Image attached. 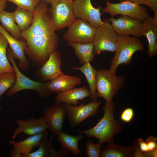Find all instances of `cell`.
Masks as SVG:
<instances>
[{
  "label": "cell",
  "instance_id": "cell-3",
  "mask_svg": "<svg viewBox=\"0 0 157 157\" xmlns=\"http://www.w3.org/2000/svg\"><path fill=\"white\" fill-rule=\"evenodd\" d=\"M144 49L142 42L137 37L118 35L115 54L111 60L109 71L113 75L116 76V70L119 65L130 64L135 52Z\"/></svg>",
  "mask_w": 157,
  "mask_h": 157
},
{
  "label": "cell",
  "instance_id": "cell-23",
  "mask_svg": "<svg viewBox=\"0 0 157 157\" xmlns=\"http://www.w3.org/2000/svg\"><path fill=\"white\" fill-rule=\"evenodd\" d=\"M72 70H79L85 75L89 86L90 98L93 100L97 101L96 93L97 71L89 63L83 65L80 67H74Z\"/></svg>",
  "mask_w": 157,
  "mask_h": 157
},
{
  "label": "cell",
  "instance_id": "cell-41",
  "mask_svg": "<svg viewBox=\"0 0 157 157\" xmlns=\"http://www.w3.org/2000/svg\"><path fill=\"white\" fill-rule=\"evenodd\" d=\"M1 110H2V107L1 106H0V113Z\"/></svg>",
  "mask_w": 157,
  "mask_h": 157
},
{
  "label": "cell",
  "instance_id": "cell-17",
  "mask_svg": "<svg viewBox=\"0 0 157 157\" xmlns=\"http://www.w3.org/2000/svg\"><path fill=\"white\" fill-rule=\"evenodd\" d=\"M60 52L56 50L51 53L40 70V74L44 80H51L63 74Z\"/></svg>",
  "mask_w": 157,
  "mask_h": 157
},
{
  "label": "cell",
  "instance_id": "cell-9",
  "mask_svg": "<svg viewBox=\"0 0 157 157\" xmlns=\"http://www.w3.org/2000/svg\"><path fill=\"white\" fill-rule=\"evenodd\" d=\"M68 27L63 36L65 40L79 43L93 42L97 28L87 21L77 19Z\"/></svg>",
  "mask_w": 157,
  "mask_h": 157
},
{
  "label": "cell",
  "instance_id": "cell-35",
  "mask_svg": "<svg viewBox=\"0 0 157 157\" xmlns=\"http://www.w3.org/2000/svg\"><path fill=\"white\" fill-rule=\"evenodd\" d=\"M137 141L139 149L143 154L144 157H147V154L149 152L146 141L142 138H140L137 140Z\"/></svg>",
  "mask_w": 157,
  "mask_h": 157
},
{
  "label": "cell",
  "instance_id": "cell-32",
  "mask_svg": "<svg viewBox=\"0 0 157 157\" xmlns=\"http://www.w3.org/2000/svg\"><path fill=\"white\" fill-rule=\"evenodd\" d=\"M54 136H51L49 141V157H64L68 156L70 151L68 150L63 148L62 149L56 150L53 148L52 141Z\"/></svg>",
  "mask_w": 157,
  "mask_h": 157
},
{
  "label": "cell",
  "instance_id": "cell-25",
  "mask_svg": "<svg viewBox=\"0 0 157 157\" xmlns=\"http://www.w3.org/2000/svg\"><path fill=\"white\" fill-rule=\"evenodd\" d=\"M0 22L6 31L14 38L19 40L21 31L15 21L12 12L2 11L0 13Z\"/></svg>",
  "mask_w": 157,
  "mask_h": 157
},
{
  "label": "cell",
  "instance_id": "cell-36",
  "mask_svg": "<svg viewBox=\"0 0 157 157\" xmlns=\"http://www.w3.org/2000/svg\"><path fill=\"white\" fill-rule=\"evenodd\" d=\"M143 4L150 8L154 13L157 12V0H145Z\"/></svg>",
  "mask_w": 157,
  "mask_h": 157
},
{
  "label": "cell",
  "instance_id": "cell-24",
  "mask_svg": "<svg viewBox=\"0 0 157 157\" xmlns=\"http://www.w3.org/2000/svg\"><path fill=\"white\" fill-rule=\"evenodd\" d=\"M58 135L57 139L63 148L68 150L75 155L81 154L78 147V143L83 138V135L80 133L77 136H74L63 131Z\"/></svg>",
  "mask_w": 157,
  "mask_h": 157
},
{
  "label": "cell",
  "instance_id": "cell-8",
  "mask_svg": "<svg viewBox=\"0 0 157 157\" xmlns=\"http://www.w3.org/2000/svg\"><path fill=\"white\" fill-rule=\"evenodd\" d=\"M106 6L102 9L101 13H108L111 17L117 15H126L143 21L149 16L147 8L136 3L124 1L113 3L108 0L106 2Z\"/></svg>",
  "mask_w": 157,
  "mask_h": 157
},
{
  "label": "cell",
  "instance_id": "cell-21",
  "mask_svg": "<svg viewBox=\"0 0 157 157\" xmlns=\"http://www.w3.org/2000/svg\"><path fill=\"white\" fill-rule=\"evenodd\" d=\"M69 45L74 50L75 54L81 64L83 65L90 63L93 59L94 46L92 42L79 43L75 42H68Z\"/></svg>",
  "mask_w": 157,
  "mask_h": 157
},
{
  "label": "cell",
  "instance_id": "cell-29",
  "mask_svg": "<svg viewBox=\"0 0 157 157\" xmlns=\"http://www.w3.org/2000/svg\"><path fill=\"white\" fill-rule=\"evenodd\" d=\"M36 151L22 155L21 157H49V143L47 138L44 139L38 146Z\"/></svg>",
  "mask_w": 157,
  "mask_h": 157
},
{
  "label": "cell",
  "instance_id": "cell-22",
  "mask_svg": "<svg viewBox=\"0 0 157 157\" xmlns=\"http://www.w3.org/2000/svg\"><path fill=\"white\" fill-rule=\"evenodd\" d=\"M107 147L101 151V157H134L135 149L133 145L120 146L114 142L108 143Z\"/></svg>",
  "mask_w": 157,
  "mask_h": 157
},
{
  "label": "cell",
  "instance_id": "cell-11",
  "mask_svg": "<svg viewBox=\"0 0 157 157\" xmlns=\"http://www.w3.org/2000/svg\"><path fill=\"white\" fill-rule=\"evenodd\" d=\"M101 7L93 6L91 0H74L73 10L76 18L89 22L97 28L104 23L101 19Z\"/></svg>",
  "mask_w": 157,
  "mask_h": 157
},
{
  "label": "cell",
  "instance_id": "cell-14",
  "mask_svg": "<svg viewBox=\"0 0 157 157\" xmlns=\"http://www.w3.org/2000/svg\"><path fill=\"white\" fill-rule=\"evenodd\" d=\"M17 127L15 130L12 139L19 135L24 133L29 136L37 134L48 129V126L42 116L36 119L34 115L26 119H18L16 121Z\"/></svg>",
  "mask_w": 157,
  "mask_h": 157
},
{
  "label": "cell",
  "instance_id": "cell-28",
  "mask_svg": "<svg viewBox=\"0 0 157 157\" xmlns=\"http://www.w3.org/2000/svg\"><path fill=\"white\" fill-rule=\"evenodd\" d=\"M15 79V73H5L0 74V98L7 90L13 85Z\"/></svg>",
  "mask_w": 157,
  "mask_h": 157
},
{
  "label": "cell",
  "instance_id": "cell-39",
  "mask_svg": "<svg viewBox=\"0 0 157 157\" xmlns=\"http://www.w3.org/2000/svg\"><path fill=\"white\" fill-rule=\"evenodd\" d=\"M145 0H121L120 2L127 1L136 3L139 5L143 4V3Z\"/></svg>",
  "mask_w": 157,
  "mask_h": 157
},
{
  "label": "cell",
  "instance_id": "cell-2",
  "mask_svg": "<svg viewBox=\"0 0 157 157\" xmlns=\"http://www.w3.org/2000/svg\"><path fill=\"white\" fill-rule=\"evenodd\" d=\"M101 109L104 112V115L94 126L88 129L76 132L88 138H97L99 142L102 144L113 142L114 136L119 133L122 128L121 123L114 117L113 113L116 110L114 103H106Z\"/></svg>",
  "mask_w": 157,
  "mask_h": 157
},
{
  "label": "cell",
  "instance_id": "cell-4",
  "mask_svg": "<svg viewBox=\"0 0 157 157\" xmlns=\"http://www.w3.org/2000/svg\"><path fill=\"white\" fill-rule=\"evenodd\" d=\"M96 81L97 97L103 98L106 103L112 101L115 95L123 87L125 83L123 76H114L109 70L97 71Z\"/></svg>",
  "mask_w": 157,
  "mask_h": 157
},
{
  "label": "cell",
  "instance_id": "cell-19",
  "mask_svg": "<svg viewBox=\"0 0 157 157\" xmlns=\"http://www.w3.org/2000/svg\"><path fill=\"white\" fill-rule=\"evenodd\" d=\"M49 132L47 130L40 133L29 136L24 140L16 142L13 140H9L10 143L19 153L22 155L29 153L33 148L38 147L41 142L47 138Z\"/></svg>",
  "mask_w": 157,
  "mask_h": 157
},
{
  "label": "cell",
  "instance_id": "cell-15",
  "mask_svg": "<svg viewBox=\"0 0 157 157\" xmlns=\"http://www.w3.org/2000/svg\"><path fill=\"white\" fill-rule=\"evenodd\" d=\"M154 13L153 17L149 16L142 21L141 33L147 39L148 54L150 58L157 54V12Z\"/></svg>",
  "mask_w": 157,
  "mask_h": 157
},
{
  "label": "cell",
  "instance_id": "cell-34",
  "mask_svg": "<svg viewBox=\"0 0 157 157\" xmlns=\"http://www.w3.org/2000/svg\"><path fill=\"white\" fill-rule=\"evenodd\" d=\"M157 139L156 137L150 136L145 141L149 152L157 149Z\"/></svg>",
  "mask_w": 157,
  "mask_h": 157
},
{
  "label": "cell",
  "instance_id": "cell-7",
  "mask_svg": "<svg viewBox=\"0 0 157 157\" xmlns=\"http://www.w3.org/2000/svg\"><path fill=\"white\" fill-rule=\"evenodd\" d=\"M118 37L110 22L105 20L103 24L96 28L92 42L94 54L98 55L105 51L115 52Z\"/></svg>",
  "mask_w": 157,
  "mask_h": 157
},
{
  "label": "cell",
  "instance_id": "cell-5",
  "mask_svg": "<svg viewBox=\"0 0 157 157\" xmlns=\"http://www.w3.org/2000/svg\"><path fill=\"white\" fill-rule=\"evenodd\" d=\"M73 0H51V21L55 31L69 27L76 19L73 10Z\"/></svg>",
  "mask_w": 157,
  "mask_h": 157
},
{
  "label": "cell",
  "instance_id": "cell-31",
  "mask_svg": "<svg viewBox=\"0 0 157 157\" xmlns=\"http://www.w3.org/2000/svg\"><path fill=\"white\" fill-rule=\"evenodd\" d=\"M13 3L17 7L27 10L33 13L38 4L40 1L39 0H6Z\"/></svg>",
  "mask_w": 157,
  "mask_h": 157
},
{
  "label": "cell",
  "instance_id": "cell-6",
  "mask_svg": "<svg viewBox=\"0 0 157 157\" xmlns=\"http://www.w3.org/2000/svg\"><path fill=\"white\" fill-rule=\"evenodd\" d=\"M8 58L14 68L16 76L15 83L7 92L8 96H11L17 92L25 90L36 91L38 95L44 98H47L51 95L48 90L47 83L33 81L24 75L19 70L15 62L11 50L8 49Z\"/></svg>",
  "mask_w": 157,
  "mask_h": 157
},
{
  "label": "cell",
  "instance_id": "cell-33",
  "mask_svg": "<svg viewBox=\"0 0 157 157\" xmlns=\"http://www.w3.org/2000/svg\"><path fill=\"white\" fill-rule=\"evenodd\" d=\"M134 114L133 109L131 108H127L122 112L120 118L122 121L125 123H130L133 120Z\"/></svg>",
  "mask_w": 157,
  "mask_h": 157
},
{
  "label": "cell",
  "instance_id": "cell-37",
  "mask_svg": "<svg viewBox=\"0 0 157 157\" xmlns=\"http://www.w3.org/2000/svg\"><path fill=\"white\" fill-rule=\"evenodd\" d=\"M7 5L6 0H0V13L4 10Z\"/></svg>",
  "mask_w": 157,
  "mask_h": 157
},
{
  "label": "cell",
  "instance_id": "cell-40",
  "mask_svg": "<svg viewBox=\"0 0 157 157\" xmlns=\"http://www.w3.org/2000/svg\"><path fill=\"white\" fill-rule=\"evenodd\" d=\"M40 1H46L48 3H49L51 0H39Z\"/></svg>",
  "mask_w": 157,
  "mask_h": 157
},
{
  "label": "cell",
  "instance_id": "cell-16",
  "mask_svg": "<svg viewBox=\"0 0 157 157\" xmlns=\"http://www.w3.org/2000/svg\"><path fill=\"white\" fill-rule=\"evenodd\" d=\"M0 33L5 38L9 45L14 58L18 59V65L22 69H27L28 62L24 54L26 45V42L14 38L6 31L0 24Z\"/></svg>",
  "mask_w": 157,
  "mask_h": 157
},
{
  "label": "cell",
  "instance_id": "cell-42",
  "mask_svg": "<svg viewBox=\"0 0 157 157\" xmlns=\"http://www.w3.org/2000/svg\"></svg>",
  "mask_w": 157,
  "mask_h": 157
},
{
  "label": "cell",
  "instance_id": "cell-10",
  "mask_svg": "<svg viewBox=\"0 0 157 157\" xmlns=\"http://www.w3.org/2000/svg\"><path fill=\"white\" fill-rule=\"evenodd\" d=\"M74 106L70 104H64L70 127L73 129L79 125L85 120L98 112L101 102L92 101L85 104Z\"/></svg>",
  "mask_w": 157,
  "mask_h": 157
},
{
  "label": "cell",
  "instance_id": "cell-20",
  "mask_svg": "<svg viewBox=\"0 0 157 157\" xmlns=\"http://www.w3.org/2000/svg\"><path fill=\"white\" fill-rule=\"evenodd\" d=\"M90 96V92L85 86L73 88L67 91L59 92L55 97L56 103H63L76 106L80 103L79 100L83 101Z\"/></svg>",
  "mask_w": 157,
  "mask_h": 157
},
{
  "label": "cell",
  "instance_id": "cell-38",
  "mask_svg": "<svg viewBox=\"0 0 157 157\" xmlns=\"http://www.w3.org/2000/svg\"><path fill=\"white\" fill-rule=\"evenodd\" d=\"M10 157H21V155L17 152L13 148L10 151Z\"/></svg>",
  "mask_w": 157,
  "mask_h": 157
},
{
  "label": "cell",
  "instance_id": "cell-18",
  "mask_svg": "<svg viewBox=\"0 0 157 157\" xmlns=\"http://www.w3.org/2000/svg\"><path fill=\"white\" fill-rule=\"evenodd\" d=\"M81 83V80L79 77L68 75L63 73L47 83V86L50 92L58 93L74 88Z\"/></svg>",
  "mask_w": 157,
  "mask_h": 157
},
{
  "label": "cell",
  "instance_id": "cell-30",
  "mask_svg": "<svg viewBox=\"0 0 157 157\" xmlns=\"http://www.w3.org/2000/svg\"><path fill=\"white\" fill-rule=\"evenodd\" d=\"M102 144L99 142L97 144L92 140L88 141L85 144L86 155L88 157H99Z\"/></svg>",
  "mask_w": 157,
  "mask_h": 157
},
{
  "label": "cell",
  "instance_id": "cell-26",
  "mask_svg": "<svg viewBox=\"0 0 157 157\" xmlns=\"http://www.w3.org/2000/svg\"><path fill=\"white\" fill-rule=\"evenodd\" d=\"M12 13L15 21L21 31L27 29L31 25L33 19L32 13L17 7Z\"/></svg>",
  "mask_w": 157,
  "mask_h": 157
},
{
  "label": "cell",
  "instance_id": "cell-27",
  "mask_svg": "<svg viewBox=\"0 0 157 157\" xmlns=\"http://www.w3.org/2000/svg\"><path fill=\"white\" fill-rule=\"evenodd\" d=\"M8 43L0 33V74L5 73H15L13 67L9 63L6 55Z\"/></svg>",
  "mask_w": 157,
  "mask_h": 157
},
{
  "label": "cell",
  "instance_id": "cell-13",
  "mask_svg": "<svg viewBox=\"0 0 157 157\" xmlns=\"http://www.w3.org/2000/svg\"><path fill=\"white\" fill-rule=\"evenodd\" d=\"M106 20L110 22L118 35L141 36L142 22L141 21L126 15H121L117 18L111 17Z\"/></svg>",
  "mask_w": 157,
  "mask_h": 157
},
{
  "label": "cell",
  "instance_id": "cell-12",
  "mask_svg": "<svg viewBox=\"0 0 157 157\" xmlns=\"http://www.w3.org/2000/svg\"><path fill=\"white\" fill-rule=\"evenodd\" d=\"M67 115L63 103H56L45 108L42 116L49 129L54 135H58L63 131V124Z\"/></svg>",
  "mask_w": 157,
  "mask_h": 157
},
{
  "label": "cell",
  "instance_id": "cell-1",
  "mask_svg": "<svg viewBox=\"0 0 157 157\" xmlns=\"http://www.w3.org/2000/svg\"><path fill=\"white\" fill-rule=\"evenodd\" d=\"M47 3L40 1L33 13L31 25L21 33V37L26 41L25 50L32 59L41 65H43L50 54L57 50L58 43Z\"/></svg>",
  "mask_w": 157,
  "mask_h": 157
}]
</instances>
